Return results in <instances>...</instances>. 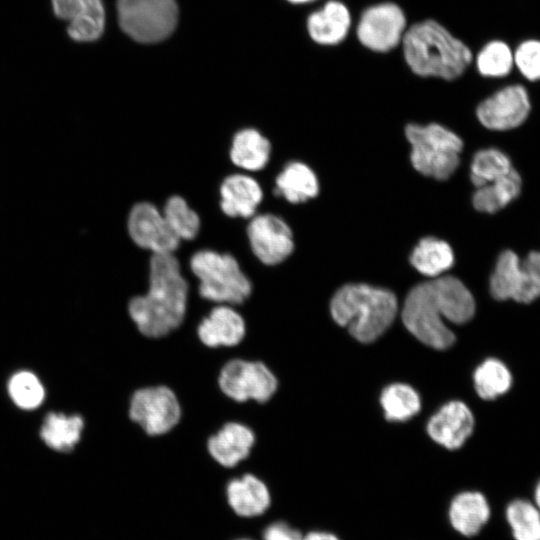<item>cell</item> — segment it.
I'll use <instances>...</instances> for the list:
<instances>
[{
  "instance_id": "obj_1",
  "label": "cell",
  "mask_w": 540,
  "mask_h": 540,
  "mask_svg": "<svg viewBox=\"0 0 540 540\" xmlns=\"http://www.w3.org/2000/svg\"><path fill=\"white\" fill-rule=\"evenodd\" d=\"M474 313L475 301L468 288L453 276H442L409 291L402 308V320L422 343L443 350L455 341L445 321L463 324Z\"/></svg>"
},
{
  "instance_id": "obj_2",
  "label": "cell",
  "mask_w": 540,
  "mask_h": 540,
  "mask_svg": "<svg viewBox=\"0 0 540 540\" xmlns=\"http://www.w3.org/2000/svg\"><path fill=\"white\" fill-rule=\"evenodd\" d=\"M188 290L175 254H151L148 289L128 304L129 316L138 331L159 338L178 328L185 317Z\"/></svg>"
},
{
  "instance_id": "obj_3",
  "label": "cell",
  "mask_w": 540,
  "mask_h": 540,
  "mask_svg": "<svg viewBox=\"0 0 540 540\" xmlns=\"http://www.w3.org/2000/svg\"><path fill=\"white\" fill-rule=\"evenodd\" d=\"M401 44L407 65L421 77L454 80L464 73L472 59L469 48L432 19L406 29Z\"/></svg>"
},
{
  "instance_id": "obj_4",
  "label": "cell",
  "mask_w": 540,
  "mask_h": 540,
  "mask_svg": "<svg viewBox=\"0 0 540 540\" xmlns=\"http://www.w3.org/2000/svg\"><path fill=\"white\" fill-rule=\"evenodd\" d=\"M330 310L334 321L347 327L355 339L370 343L392 324L398 303L389 290L367 284H347L334 294Z\"/></svg>"
},
{
  "instance_id": "obj_5",
  "label": "cell",
  "mask_w": 540,
  "mask_h": 540,
  "mask_svg": "<svg viewBox=\"0 0 540 540\" xmlns=\"http://www.w3.org/2000/svg\"><path fill=\"white\" fill-rule=\"evenodd\" d=\"M189 267L199 281L198 291L205 300L236 305L251 295V281L232 254L200 249L190 257Z\"/></svg>"
},
{
  "instance_id": "obj_6",
  "label": "cell",
  "mask_w": 540,
  "mask_h": 540,
  "mask_svg": "<svg viewBox=\"0 0 540 540\" xmlns=\"http://www.w3.org/2000/svg\"><path fill=\"white\" fill-rule=\"evenodd\" d=\"M405 134L412 147L411 163L418 172L437 180H446L455 172L463 148L459 136L435 123L409 124Z\"/></svg>"
},
{
  "instance_id": "obj_7",
  "label": "cell",
  "mask_w": 540,
  "mask_h": 540,
  "mask_svg": "<svg viewBox=\"0 0 540 540\" xmlns=\"http://www.w3.org/2000/svg\"><path fill=\"white\" fill-rule=\"evenodd\" d=\"M122 31L134 41L151 44L163 41L176 28V0H117Z\"/></svg>"
},
{
  "instance_id": "obj_8",
  "label": "cell",
  "mask_w": 540,
  "mask_h": 540,
  "mask_svg": "<svg viewBox=\"0 0 540 540\" xmlns=\"http://www.w3.org/2000/svg\"><path fill=\"white\" fill-rule=\"evenodd\" d=\"M129 417L149 436L172 430L181 419V406L176 394L159 385L136 390L129 403Z\"/></svg>"
},
{
  "instance_id": "obj_9",
  "label": "cell",
  "mask_w": 540,
  "mask_h": 540,
  "mask_svg": "<svg viewBox=\"0 0 540 540\" xmlns=\"http://www.w3.org/2000/svg\"><path fill=\"white\" fill-rule=\"evenodd\" d=\"M220 390L236 402H267L276 392L278 381L272 371L259 361L233 359L221 369Z\"/></svg>"
},
{
  "instance_id": "obj_10",
  "label": "cell",
  "mask_w": 540,
  "mask_h": 540,
  "mask_svg": "<svg viewBox=\"0 0 540 540\" xmlns=\"http://www.w3.org/2000/svg\"><path fill=\"white\" fill-rule=\"evenodd\" d=\"M406 31V17L400 6L383 2L367 7L356 27L359 42L366 48L385 53L397 47Z\"/></svg>"
},
{
  "instance_id": "obj_11",
  "label": "cell",
  "mask_w": 540,
  "mask_h": 540,
  "mask_svg": "<svg viewBox=\"0 0 540 540\" xmlns=\"http://www.w3.org/2000/svg\"><path fill=\"white\" fill-rule=\"evenodd\" d=\"M128 235L132 242L151 254H174L180 240L167 224L162 211L149 201L135 203L128 214Z\"/></svg>"
},
{
  "instance_id": "obj_12",
  "label": "cell",
  "mask_w": 540,
  "mask_h": 540,
  "mask_svg": "<svg viewBox=\"0 0 540 540\" xmlns=\"http://www.w3.org/2000/svg\"><path fill=\"white\" fill-rule=\"evenodd\" d=\"M246 234L253 255L264 265L280 264L293 252L292 230L277 215L255 214L249 219Z\"/></svg>"
},
{
  "instance_id": "obj_13",
  "label": "cell",
  "mask_w": 540,
  "mask_h": 540,
  "mask_svg": "<svg viewBox=\"0 0 540 540\" xmlns=\"http://www.w3.org/2000/svg\"><path fill=\"white\" fill-rule=\"evenodd\" d=\"M529 112V97L520 85L501 89L482 101L476 110L480 123L494 131H506L520 126Z\"/></svg>"
},
{
  "instance_id": "obj_14",
  "label": "cell",
  "mask_w": 540,
  "mask_h": 540,
  "mask_svg": "<svg viewBox=\"0 0 540 540\" xmlns=\"http://www.w3.org/2000/svg\"><path fill=\"white\" fill-rule=\"evenodd\" d=\"M474 428V416L461 401H451L442 406L427 424L429 436L449 450L459 449Z\"/></svg>"
},
{
  "instance_id": "obj_15",
  "label": "cell",
  "mask_w": 540,
  "mask_h": 540,
  "mask_svg": "<svg viewBox=\"0 0 540 540\" xmlns=\"http://www.w3.org/2000/svg\"><path fill=\"white\" fill-rule=\"evenodd\" d=\"M219 207L230 218L250 219L263 200L259 182L249 174L233 173L219 186Z\"/></svg>"
},
{
  "instance_id": "obj_16",
  "label": "cell",
  "mask_w": 540,
  "mask_h": 540,
  "mask_svg": "<svg viewBox=\"0 0 540 540\" xmlns=\"http://www.w3.org/2000/svg\"><path fill=\"white\" fill-rule=\"evenodd\" d=\"M246 334L243 317L226 304L214 307L197 328V336L209 348L232 347L239 344Z\"/></svg>"
},
{
  "instance_id": "obj_17",
  "label": "cell",
  "mask_w": 540,
  "mask_h": 540,
  "mask_svg": "<svg viewBox=\"0 0 540 540\" xmlns=\"http://www.w3.org/2000/svg\"><path fill=\"white\" fill-rule=\"evenodd\" d=\"M255 440V434L248 426L228 422L208 439L207 449L218 464L231 468L249 456Z\"/></svg>"
},
{
  "instance_id": "obj_18",
  "label": "cell",
  "mask_w": 540,
  "mask_h": 540,
  "mask_svg": "<svg viewBox=\"0 0 540 540\" xmlns=\"http://www.w3.org/2000/svg\"><path fill=\"white\" fill-rule=\"evenodd\" d=\"M351 14L338 0L327 1L307 18L306 28L310 38L319 45L333 46L341 43L349 33Z\"/></svg>"
},
{
  "instance_id": "obj_19",
  "label": "cell",
  "mask_w": 540,
  "mask_h": 540,
  "mask_svg": "<svg viewBox=\"0 0 540 540\" xmlns=\"http://www.w3.org/2000/svg\"><path fill=\"white\" fill-rule=\"evenodd\" d=\"M451 527L462 536L477 535L490 517L485 496L476 491H464L453 497L448 508Z\"/></svg>"
},
{
  "instance_id": "obj_20",
  "label": "cell",
  "mask_w": 540,
  "mask_h": 540,
  "mask_svg": "<svg viewBox=\"0 0 540 540\" xmlns=\"http://www.w3.org/2000/svg\"><path fill=\"white\" fill-rule=\"evenodd\" d=\"M226 495L230 507L242 517L261 515L271 504L267 486L252 474L232 479L227 484Z\"/></svg>"
},
{
  "instance_id": "obj_21",
  "label": "cell",
  "mask_w": 540,
  "mask_h": 540,
  "mask_svg": "<svg viewBox=\"0 0 540 540\" xmlns=\"http://www.w3.org/2000/svg\"><path fill=\"white\" fill-rule=\"evenodd\" d=\"M270 155V141L256 128H242L233 135L229 158L236 167L247 172L260 171L269 162Z\"/></svg>"
},
{
  "instance_id": "obj_22",
  "label": "cell",
  "mask_w": 540,
  "mask_h": 540,
  "mask_svg": "<svg viewBox=\"0 0 540 540\" xmlns=\"http://www.w3.org/2000/svg\"><path fill=\"white\" fill-rule=\"evenodd\" d=\"M319 191L314 172L304 163H287L275 178L274 193L292 204H299L314 198Z\"/></svg>"
},
{
  "instance_id": "obj_23",
  "label": "cell",
  "mask_w": 540,
  "mask_h": 540,
  "mask_svg": "<svg viewBox=\"0 0 540 540\" xmlns=\"http://www.w3.org/2000/svg\"><path fill=\"white\" fill-rule=\"evenodd\" d=\"M521 185L519 173L512 168L494 182L478 187L473 195V206L483 213H495L519 196Z\"/></svg>"
},
{
  "instance_id": "obj_24",
  "label": "cell",
  "mask_w": 540,
  "mask_h": 540,
  "mask_svg": "<svg viewBox=\"0 0 540 540\" xmlns=\"http://www.w3.org/2000/svg\"><path fill=\"white\" fill-rule=\"evenodd\" d=\"M410 262L421 274L435 278L453 265L454 254L447 242L426 237L413 249Z\"/></svg>"
},
{
  "instance_id": "obj_25",
  "label": "cell",
  "mask_w": 540,
  "mask_h": 540,
  "mask_svg": "<svg viewBox=\"0 0 540 540\" xmlns=\"http://www.w3.org/2000/svg\"><path fill=\"white\" fill-rule=\"evenodd\" d=\"M83 427L84 421L79 415L49 413L43 422L40 435L50 448L67 452L79 442Z\"/></svg>"
},
{
  "instance_id": "obj_26",
  "label": "cell",
  "mask_w": 540,
  "mask_h": 540,
  "mask_svg": "<svg viewBox=\"0 0 540 540\" xmlns=\"http://www.w3.org/2000/svg\"><path fill=\"white\" fill-rule=\"evenodd\" d=\"M103 0H80L77 15L68 22L67 34L76 42L98 40L105 29Z\"/></svg>"
},
{
  "instance_id": "obj_27",
  "label": "cell",
  "mask_w": 540,
  "mask_h": 540,
  "mask_svg": "<svg viewBox=\"0 0 540 540\" xmlns=\"http://www.w3.org/2000/svg\"><path fill=\"white\" fill-rule=\"evenodd\" d=\"M521 260L512 250L503 251L490 278V293L499 301L515 300L520 284Z\"/></svg>"
},
{
  "instance_id": "obj_28",
  "label": "cell",
  "mask_w": 540,
  "mask_h": 540,
  "mask_svg": "<svg viewBox=\"0 0 540 540\" xmlns=\"http://www.w3.org/2000/svg\"><path fill=\"white\" fill-rule=\"evenodd\" d=\"M474 387L484 400H493L505 394L512 385V375L507 366L500 360L489 358L475 370Z\"/></svg>"
},
{
  "instance_id": "obj_29",
  "label": "cell",
  "mask_w": 540,
  "mask_h": 540,
  "mask_svg": "<svg viewBox=\"0 0 540 540\" xmlns=\"http://www.w3.org/2000/svg\"><path fill=\"white\" fill-rule=\"evenodd\" d=\"M380 403L386 419L394 422L410 419L421 408L418 393L411 386L402 383L387 386L381 394Z\"/></svg>"
},
{
  "instance_id": "obj_30",
  "label": "cell",
  "mask_w": 540,
  "mask_h": 540,
  "mask_svg": "<svg viewBox=\"0 0 540 540\" xmlns=\"http://www.w3.org/2000/svg\"><path fill=\"white\" fill-rule=\"evenodd\" d=\"M161 211L170 229L180 241H191L197 237L201 227L200 216L183 197L170 196Z\"/></svg>"
},
{
  "instance_id": "obj_31",
  "label": "cell",
  "mask_w": 540,
  "mask_h": 540,
  "mask_svg": "<svg viewBox=\"0 0 540 540\" xmlns=\"http://www.w3.org/2000/svg\"><path fill=\"white\" fill-rule=\"evenodd\" d=\"M509 157L496 148L478 151L470 167V179L478 188L494 182L512 169Z\"/></svg>"
},
{
  "instance_id": "obj_32",
  "label": "cell",
  "mask_w": 540,
  "mask_h": 540,
  "mask_svg": "<svg viewBox=\"0 0 540 540\" xmlns=\"http://www.w3.org/2000/svg\"><path fill=\"white\" fill-rule=\"evenodd\" d=\"M507 521L516 540H540V511L526 500H514L506 509Z\"/></svg>"
},
{
  "instance_id": "obj_33",
  "label": "cell",
  "mask_w": 540,
  "mask_h": 540,
  "mask_svg": "<svg viewBox=\"0 0 540 540\" xmlns=\"http://www.w3.org/2000/svg\"><path fill=\"white\" fill-rule=\"evenodd\" d=\"M9 395L23 409H34L44 399V389L39 379L31 372L14 374L8 384Z\"/></svg>"
},
{
  "instance_id": "obj_34",
  "label": "cell",
  "mask_w": 540,
  "mask_h": 540,
  "mask_svg": "<svg viewBox=\"0 0 540 540\" xmlns=\"http://www.w3.org/2000/svg\"><path fill=\"white\" fill-rule=\"evenodd\" d=\"M513 57L509 47L500 41L488 43L478 54L476 65L483 76L501 77L510 71Z\"/></svg>"
},
{
  "instance_id": "obj_35",
  "label": "cell",
  "mask_w": 540,
  "mask_h": 540,
  "mask_svg": "<svg viewBox=\"0 0 540 540\" xmlns=\"http://www.w3.org/2000/svg\"><path fill=\"white\" fill-rule=\"evenodd\" d=\"M540 297V251H531L521 261L520 284L514 301L530 303Z\"/></svg>"
},
{
  "instance_id": "obj_36",
  "label": "cell",
  "mask_w": 540,
  "mask_h": 540,
  "mask_svg": "<svg viewBox=\"0 0 540 540\" xmlns=\"http://www.w3.org/2000/svg\"><path fill=\"white\" fill-rule=\"evenodd\" d=\"M515 62L526 78L540 79V42L527 41L519 46L515 53Z\"/></svg>"
},
{
  "instance_id": "obj_37",
  "label": "cell",
  "mask_w": 540,
  "mask_h": 540,
  "mask_svg": "<svg viewBox=\"0 0 540 540\" xmlns=\"http://www.w3.org/2000/svg\"><path fill=\"white\" fill-rule=\"evenodd\" d=\"M303 534L284 521L269 524L263 531V540H302Z\"/></svg>"
},
{
  "instance_id": "obj_38",
  "label": "cell",
  "mask_w": 540,
  "mask_h": 540,
  "mask_svg": "<svg viewBox=\"0 0 540 540\" xmlns=\"http://www.w3.org/2000/svg\"><path fill=\"white\" fill-rule=\"evenodd\" d=\"M80 0H51L54 15L70 22L78 13Z\"/></svg>"
},
{
  "instance_id": "obj_39",
  "label": "cell",
  "mask_w": 540,
  "mask_h": 540,
  "mask_svg": "<svg viewBox=\"0 0 540 540\" xmlns=\"http://www.w3.org/2000/svg\"><path fill=\"white\" fill-rule=\"evenodd\" d=\"M302 540H341L336 534L325 530H312Z\"/></svg>"
},
{
  "instance_id": "obj_40",
  "label": "cell",
  "mask_w": 540,
  "mask_h": 540,
  "mask_svg": "<svg viewBox=\"0 0 540 540\" xmlns=\"http://www.w3.org/2000/svg\"><path fill=\"white\" fill-rule=\"evenodd\" d=\"M535 502H536V505L538 507V509L540 510V481L538 482L536 488H535Z\"/></svg>"
},
{
  "instance_id": "obj_41",
  "label": "cell",
  "mask_w": 540,
  "mask_h": 540,
  "mask_svg": "<svg viewBox=\"0 0 540 540\" xmlns=\"http://www.w3.org/2000/svg\"><path fill=\"white\" fill-rule=\"evenodd\" d=\"M292 4H306L315 0H286Z\"/></svg>"
},
{
  "instance_id": "obj_42",
  "label": "cell",
  "mask_w": 540,
  "mask_h": 540,
  "mask_svg": "<svg viewBox=\"0 0 540 540\" xmlns=\"http://www.w3.org/2000/svg\"><path fill=\"white\" fill-rule=\"evenodd\" d=\"M237 540H251V539L242 538V539H237Z\"/></svg>"
}]
</instances>
